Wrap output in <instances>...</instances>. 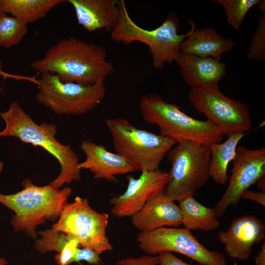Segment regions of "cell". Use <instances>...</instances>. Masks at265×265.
Returning a JSON list of instances; mask_svg holds the SVG:
<instances>
[{"label":"cell","instance_id":"1","mask_svg":"<svg viewBox=\"0 0 265 265\" xmlns=\"http://www.w3.org/2000/svg\"><path fill=\"white\" fill-rule=\"evenodd\" d=\"M31 66L40 73L56 75L62 81L84 85L104 81L114 71L104 46L74 37L60 40Z\"/></svg>","mask_w":265,"mask_h":265},{"label":"cell","instance_id":"2","mask_svg":"<svg viewBox=\"0 0 265 265\" xmlns=\"http://www.w3.org/2000/svg\"><path fill=\"white\" fill-rule=\"evenodd\" d=\"M0 116L5 123L0 137H14L24 142L41 147L57 159L60 172L50 185L59 189L65 183L80 180L79 158L70 145H63L55 138V124H36L16 102L10 104L8 110L0 112Z\"/></svg>","mask_w":265,"mask_h":265},{"label":"cell","instance_id":"3","mask_svg":"<svg viewBox=\"0 0 265 265\" xmlns=\"http://www.w3.org/2000/svg\"><path fill=\"white\" fill-rule=\"evenodd\" d=\"M21 185L23 189L15 193H0V203L15 212L10 223L15 232L24 231L36 239L37 226L47 221L58 219L72 189L70 187L60 189L50 184L37 186L28 178Z\"/></svg>","mask_w":265,"mask_h":265},{"label":"cell","instance_id":"4","mask_svg":"<svg viewBox=\"0 0 265 265\" xmlns=\"http://www.w3.org/2000/svg\"><path fill=\"white\" fill-rule=\"evenodd\" d=\"M120 11L118 23L110 32L111 38L115 42L129 44L140 42L149 49L152 65L158 69L171 64L181 53L183 41L191 33L192 28L186 34H179L180 23L177 14L170 13L159 26L152 30L144 29L131 18L125 2L119 0Z\"/></svg>","mask_w":265,"mask_h":265},{"label":"cell","instance_id":"5","mask_svg":"<svg viewBox=\"0 0 265 265\" xmlns=\"http://www.w3.org/2000/svg\"><path fill=\"white\" fill-rule=\"evenodd\" d=\"M139 109L144 120L157 125L160 135L176 143L192 140L210 145L220 143L223 134L208 120H199L186 115L180 107L164 101L156 93H149L140 99Z\"/></svg>","mask_w":265,"mask_h":265},{"label":"cell","instance_id":"6","mask_svg":"<svg viewBox=\"0 0 265 265\" xmlns=\"http://www.w3.org/2000/svg\"><path fill=\"white\" fill-rule=\"evenodd\" d=\"M116 153L135 171L159 169L164 157L176 143L160 135L135 127L122 118L106 121Z\"/></svg>","mask_w":265,"mask_h":265},{"label":"cell","instance_id":"7","mask_svg":"<svg viewBox=\"0 0 265 265\" xmlns=\"http://www.w3.org/2000/svg\"><path fill=\"white\" fill-rule=\"evenodd\" d=\"M176 144L167 154L172 166L163 191L174 201L193 195L206 184L210 176L209 145L188 140Z\"/></svg>","mask_w":265,"mask_h":265},{"label":"cell","instance_id":"8","mask_svg":"<svg viewBox=\"0 0 265 265\" xmlns=\"http://www.w3.org/2000/svg\"><path fill=\"white\" fill-rule=\"evenodd\" d=\"M37 101L57 114L80 115L91 111L104 99V81L93 85L62 81L49 72L41 73Z\"/></svg>","mask_w":265,"mask_h":265},{"label":"cell","instance_id":"9","mask_svg":"<svg viewBox=\"0 0 265 265\" xmlns=\"http://www.w3.org/2000/svg\"><path fill=\"white\" fill-rule=\"evenodd\" d=\"M188 100L198 113L217 127L223 135L242 133L251 129L252 121L247 106L230 98L220 91L218 83L191 88Z\"/></svg>","mask_w":265,"mask_h":265},{"label":"cell","instance_id":"10","mask_svg":"<svg viewBox=\"0 0 265 265\" xmlns=\"http://www.w3.org/2000/svg\"><path fill=\"white\" fill-rule=\"evenodd\" d=\"M108 218L107 213L93 209L87 199L77 196L73 202L65 204L52 228L74 236L82 248L100 254L112 249L106 234Z\"/></svg>","mask_w":265,"mask_h":265},{"label":"cell","instance_id":"11","mask_svg":"<svg viewBox=\"0 0 265 265\" xmlns=\"http://www.w3.org/2000/svg\"><path fill=\"white\" fill-rule=\"evenodd\" d=\"M136 240L139 246L149 255L176 252L201 265H226L224 256L203 246L190 230L185 228L161 227L140 232Z\"/></svg>","mask_w":265,"mask_h":265},{"label":"cell","instance_id":"12","mask_svg":"<svg viewBox=\"0 0 265 265\" xmlns=\"http://www.w3.org/2000/svg\"><path fill=\"white\" fill-rule=\"evenodd\" d=\"M233 161L229 186L213 208L217 217L222 216L229 206L236 207L243 192L265 175V148L237 146Z\"/></svg>","mask_w":265,"mask_h":265},{"label":"cell","instance_id":"13","mask_svg":"<svg viewBox=\"0 0 265 265\" xmlns=\"http://www.w3.org/2000/svg\"><path fill=\"white\" fill-rule=\"evenodd\" d=\"M128 184L125 192L111 199V212L116 217L132 216L145 204L164 191L168 181L169 172L159 169L143 171L139 178L127 177Z\"/></svg>","mask_w":265,"mask_h":265},{"label":"cell","instance_id":"14","mask_svg":"<svg viewBox=\"0 0 265 265\" xmlns=\"http://www.w3.org/2000/svg\"><path fill=\"white\" fill-rule=\"evenodd\" d=\"M265 238V224L252 215L235 218L226 231L218 233V239L225 245V250L229 257L241 261L248 260L252 246Z\"/></svg>","mask_w":265,"mask_h":265},{"label":"cell","instance_id":"15","mask_svg":"<svg viewBox=\"0 0 265 265\" xmlns=\"http://www.w3.org/2000/svg\"><path fill=\"white\" fill-rule=\"evenodd\" d=\"M133 226L140 232L164 226L178 227L182 224L181 209L162 191L148 201L131 218Z\"/></svg>","mask_w":265,"mask_h":265},{"label":"cell","instance_id":"16","mask_svg":"<svg viewBox=\"0 0 265 265\" xmlns=\"http://www.w3.org/2000/svg\"><path fill=\"white\" fill-rule=\"evenodd\" d=\"M80 148L86 158L83 162L79 163V167L80 169L89 170L96 179L116 182V175L133 172L122 157L107 151L101 145L84 140L81 142Z\"/></svg>","mask_w":265,"mask_h":265},{"label":"cell","instance_id":"17","mask_svg":"<svg viewBox=\"0 0 265 265\" xmlns=\"http://www.w3.org/2000/svg\"><path fill=\"white\" fill-rule=\"evenodd\" d=\"M74 7L78 24L86 30L111 32L118 23L120 11L117 0H68Z\"/></svg>","mask_w":265,"mask_h":265},{"label":"cell","instance_id":"18","mask_svg":"<svg viewBox=\"0 0 265 265\" xmlns=\"http://www.w3.org/2000/svg\"><path fill=\"white\" fill-rule=\"evenodd\" d=\"M175 62L184 81L191 88L218 83L226 73V64L212 58L181 53Z\"/></svg>","mask_w":265,"mask_h":265},{"label":"cell","instance_id":"19","mask_svg":"<svg viewBox=\"0 0 265 265\" xmlns=\"http://www.w3.org/2000/svg\"><path fill=\"white\" fill-rule=\"evenodd\" d=\"M189 23L192 30L181 44V53L220 60L221 55L230 52L235 45L232 40L218 34L212 26L197 29L194 22L189 21Z\"/></svg>","mask_w":265,"mask_h":265},{"label":"cell","instance_id":"20","mask_svg":"<svg viewBox=\"0 0 265 265\" xmlns=\"http://www.w3.org/2000/svg\"><path fill=\"white\" fill-rule=\"evenodd\" d=\"M41 238L35 241V247L42 254L58 252L54 260L59 265H68L73 263L80 245V241L74 236L52 228L39 231Z\"/></svg>","mask_w":265,"mask_h":265},{"label":"cell","instance_id":"21","mask_svg":"<svg viewBox=\"0 0 265 265\" xmlns=\"http://www.w3.org/2000/svg\"><path fill=\"white\" fill-rule=\"evenodd\" d=\"M184 228L191 230L211 231L218 228L220 222L213 209L206 207L193 196L185 197L179 201Z\"/></svg>","mask_w":265,"mask_h":265},{"label":"cell","instance_id":"22","mask_svg":"<svg viewBox=\"0 0 265 265\" xmlns=\"http://www.w3.org/2000/svg\"><path fill=\"white\" fill-rule=\"evenodd\" d=\"M243 136L242 133L232 134L228 136L224 142L213 143L209 145L211 151L210 175L216 184L224 185L229 179L228 165L233 160L238 143Z\"/></svg>","mask_w":265,"mask_h":265},{"label":"cell","instance_id":"23","mask_svg":"<svg viewBox=\"0 0 265 265\" xmlns=\"http://www.w3.org/2000/svg\"><path fill=\"white\" fill-rule=\"evenodd\" d=\"M64 0H0V14H10L27 25L46 16Z\"/></svg>","mask_w":265,"mask_h":265},{"label":"cell","instance_id":"24","mask_svg":"<svg viewBox=\"0 0 265 265\" xmlns=\"http://www.w3.org/2000/svg\"><path fill=\"white\" fill-rule=\"evenodd\" d=\"M27 25L15 17L0 14V46L8 48L19 44L28 31Z\"/></svg>","mask_w":265,"mask_h":265},{"label":"cell","instance_id":"25","mask_svg":"<svg viewBox=\"0 0 265 265\" xmlns=\"http://www.w3.org/2000/svg\"><path fill=\"white\" fill-rule=\"evenodd\" d=\"M219 3L226 12L227 23L235 29H238L243 19L252 7L258 5L260 0H213Z\"/></svg>","mask_w":265,"mask_h":265},{"label":"cell","instance_id":"26","mask_svg":"<svg viewBox=\"0 0 265 265\" xmlns=\"http://www.w3.org/2000/svg\"><path fill=\"white\" fill-rule=\"evenodd\" d=\"M260 12L262 14L258 18V27L246 56L247 59L257 61H263L265 59V10Z\"/></svg>","mask_w":265,"mask_h":265},{"label":"cell","instance_id":"27","mask_svg":"<svg viewBox=\"0 0 265 265\" xmlns=\"http://www.w3.org/2000/svg\"><path fill=\"white\" fill-rule=\"evenodd\" d=\"M117 265H157L159 264L158 256L144 255L139 258L129 257L119 260Z\"/></svg>","mask_w":265,"mask_h":265},{"label":"cell","instance_id":"28","mask_svg":"<svg viewBox=\"0 0 265 265\" xmlns=\"http://www.w3.org/2000/svg\"><path fill=\"white\" fill-rule=\"evenodd\" d=\"M99 255L94 250L89 248H79L73 262L85 261L92 265H98L101 262Z\"/></svg>","mask_w":265,"mask_h":265},{"label":"cell","instance_id":"29","mask_svg":"<svg viewBox=\"0 0 265 265\" xmlns=\"http://www.w3.org/2000/svg\"><path fill=\"white\" fill-rule=\"evenodd\" d=\"M160 265H191L183 261L170 252H163L158 254Z\"/></svg>","mask_w":265,"mask_h":265},{"label":"cell","instance_id":"30","mask_svg":"<svg viewBox=\"0 0 265 265\" xmlns=\"http://www.w3.org/2000/svg\"><path fill=\"white\" fill-rule=\"evenodd\" d=\"M241 198L250 200L265 206V191L255 192L248 189L243 192Z\"/></svg>","mask_w":265,"mask_h":265},{"label":"cell","instance_id":"31","mask_svg":"<svg viewBox=\"0 0 265 265\" xmlns=\"http://www.w3.org/2000/svg\"><path fill=\"white\" fill-rule=\"evenodd\" d=\"M255 262L256 265H265V243L261 247V250L255 257Z\"/></svg>","mask_w":265,"mask_h":265},{"label":"cell","instance_id":"32","mask_svg":"<svg viewBox=\"0 0 265 265\" xmlns=\"http://www.w3.org/2000/svg\"><path fill=\"white\" fill-rule=\"evenodd\" d=\"M257 182L258 188L261 191H265V175L262 177Z\"/></svg>","mask_w":265,"mask_h":265},{"label":"cell","instance_id":"33","mask_svg":"<svg viewBox=\"0 0 265 265\" xmlns=\"http://www.w3.org/2000/svg\"><path fill=\"white\" fill-rule=\"evenodd\" d=\"M0 76H2L4 77V78H6L7 77H9V75L5 73L3 71V63L2 62L0 58Z\"/></svg>","mask_w":265,"mask_h":265},{"label":"cell","instance_id":"34","mask_svg":"<svg viewBox=\"0 0 265 265\" xmlns=\"http://www.w3.org/2000/svg\"><path fill=\"white\" fill-rule=\"evenodd\" d=\"M8 262L5 259L0 257V265H7Z\"/></svg>","mask_w":265,"mask_h":265},{"label":"cell","instance_id":"35","mask_svg":"<svg viewBox=\"0 0 265 265\" xmlns=\"http://www.w3.org/2000/svg\"><path fill=\"white\" fill-rule=\"evenodd\" d=\"M3 167V163L0 161V173L2 172Z\"/></svg>","mask_w":265,"mask_h":265}]
</instances>
